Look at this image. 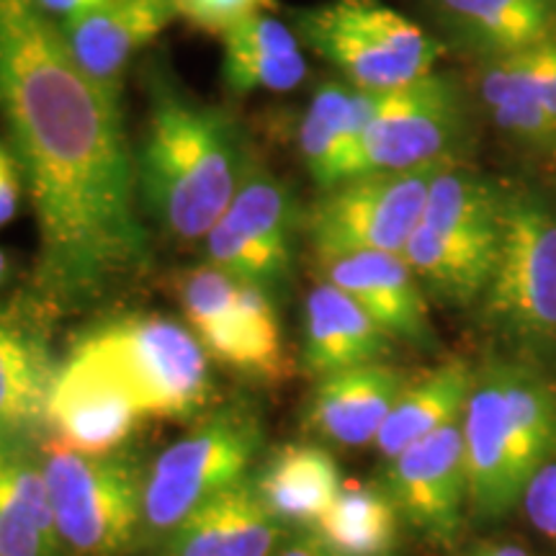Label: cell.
<instances>
[{
    "label": "cell",
    "instance_id": "1",
    "mask_svg": "<svg viewBox=\"0 0 556 556\" xmlns=\"http://www.w3.org/2000/svg\"><path fill=\"white\" fill-rule=\"evenodd\" d=\"M0 122L37 217L34 302L70 315L152 268L122 101L73 60L37 0H0Z\"/></svg>",
    "mask_w": 556,
    "mask_h": 556
},
{
    "label": "cell",
    "instance_id": "2",
    "mask_svg": "<svg viewBox=\"0 0 556 556\" xmlns=\"http://www.w3.org/2000/svg\"><path fill=\"white\" fill-rule=\"evenodd\" d=\"M255 152L227 109L193 99L157 65L148 73V124L135 148L144 219L170 240H204L253 168Z\"/></svg>",
    "mask_w": 556,
    "mask_h": 556
},
{
    "label": "cell",
    "instance_id": "3",
    "mask_svg": "<svg viewBox=\"0 0 556 556\" xmlns=\"http://www.w3.org/2000/svg\"><path fill=\"white\" fill-rule=\"evenodd\" d=\"M507 358L556 366V206L531 189H505L503 248L477 304Z\"/></svg>",
    "mask_w": 556,
    "mask_h": 556
},
{
    "label": "cell",
    "instance_id": "4",
    "mask_svg": "<svg viewBox=\"0 0 556 556\" xmlns=\"http://www.w3.org/2000/svg\"><path fill=\"white\" fill-rule=\"evenodd\" d=\"M505 189L462 163L438 170L426 212L402 250L420 287L448 307H475L503 248Z\"/></svg>",
    "mask_w": 556,
    "mask_h": 556
},
{
    "label": "cell",
    "instance_id": "5",
    "mask_svg": "<svg viewBox=\"0 0 556 556\" xmlns=\"http://www.w3.org/2000/svg\"><path fill=\"white\" fill-rule=\"evenodd\" d=\"M122 381L144 417L186 420L212 402L204 345L176 319L144 312L109 315L73 338Z\"/></svg>",
    "mask_w": 556,
    "mask_h": 556
},
{
    "label": "cell",
    "instance_id": "6",
    "mask_svg": "<svg viewBox=\"0 0 556 556\" xmlns=\"http://www.w3.org/2000/svg\"><path fill=\"white\" fill-rule=\"evenodd\" d=\"M296 37L353 88L387 93L438 70L443 45L381 0H328L299 9Z\"/></svg>",
    "mask_w": 556,
    "mask_h": 556
},
{
    "label": "cell",
    "instance_id": "7",
    "mask_svg": "<svg viewBox=\"0 0 556 556\" xmlns=\"http://www.w3.org/2000/svg\"><path fill=\"white\" fill-rule=\"evenodd\" d=\"M41 467L70 556H124L142 536L148 467L129 451L78 454L41 443Z\"/></svg>",
    "mask_w": 556,
    "mask_h": 556
},
{
    "label": "cell",
    "instance_id": "8",
    "mask_svg": "<svg viewBox=\"0 0 556 556\" xmlns=\"http://www.w3.org/2000/svg\"><path fill=\"white\" fill-rule=\"evenodd\" d=\"M261 443L258 415L227 407L165 448L144 479L142 536L160 544L201 505L248 479Z\"/></svg>",
    "mask_w": 556,
    "mask_h": 556
},
{
    "label": "cell",
    "instance_id": "9",
    "mask_svg": "<svg viewBox=\"0 0 556 556\" xmlns=\"http://www.w3.org/2000/svg\"><path fill=\"white\" fill-rule=\"evenodd\" d=\"M469 137V99L462 80L446 70L397 90L379 93L345 180L374 173H407L458 163Z\"/></svg>",
    "mask_w": 556,
    "mask_h": 556
},
{
    "label": "cell",
    "instance_id": "10",
    "mask_svg": "<svg viewBox=\"0 0 556 556\" xmlns=\"http://www.w3.org/2000/svg\"><path fill=\"white\" fill-rule=\"evenodd\" d=\"M176 291L186 325L208 358L255 384H281L291 377L274 294L212 263L184 270Z\"/></svg>",
    "mask_w": 556,
    "mask_h": 556
},
{
    "label": "cell",
    "instance_id": "11",
    "mask_svg": "<svg viewBox=\"0 0 556 556\" xmlns=\"http://www.w3.org/2000/svg\"><path fill=\"white\" fill-rule=\"evenodd\" d=\"M438 170L374 173L319 193L304 212V235L315 261L361 250L402 253L420 225Z\"/></svg>",
    "mask_w": 556,
    "mask_h": 556
},
{
    "label": "cell",
    "instance_id": "12",
    "mask_svg": "<svg viewBox=\"0 0 556 556\" xmlns=\"http://www.w3.org/2000/svg\"><path fill=\"white\" fill-rule=\"evenodd\" d=\"M302 229L304 212L291 186L255 157L232 204L204 238L206 263L276 294L294 270Z\"/></svg>",
    "mask_w": 556,
    "mask_h": 556
},
{
    "label": "cell",
    "instance_id": "13",
    "mask_svg": "<svg viewBox=\"0 0 556 556\" xmlns=\"http://www.w3.org/2000/svg\"><path fill=\"white\" fill-rule=\"evenodd\" d=\"M142 420L122 381L99 358L70 343L58 361L47 400V441L78 454H114Z\"/></svg>",
    "mask_w": 556,
    "mask_h": 556
},
{
    "label": "cell",
    "instance_id": "14",
    "mask_svg": "<svg viewBox=\"0 0 556 556\" xmlns=\"http://www.w3.org/2000/svg\"><path fill=\"white\" fill-rule=\"evenodd\" d=\"M381 486L402 520L435 544H454L469 513L462 420L387 458Z\"/></svg>",
    "mask_w": 556,
    "mask_h": 556
},
{
    "label": "cell",
    "instance_id": "15",
    "mask_svg": "<svg viewBox=\"0 0 556 556\" xmlns=\"http://www.w3.org/2000/svg\"><path fill=\"white\" fill-rule=\"evenodd\" d=\"M462 435L469 516L479 523H497L520 505L526 490L497 356L486 358L477 368L475 387L462 415Z\"/></svg>",
    "mask_w": 556,
    "mask_h": 556
},
{
    "label": "cell",
    "instance_id": "16",
    "mask_svg": "<svg viewBox=\"0 0 556 556\" xmlns=\"http://www.w3.org/2000/svg\"><path fill=\"white\" fill-rule=\"evenodd\" d=\"M50 319L34 299L0 307V451L31 446L45 430L58 371L47 336Z\"/></svg>",
    "mask_w": 556,
    "mask_h": 556
},
{
    "label": "cell",
    "instance_id": "17",
    "mask_svg": "<svg viewBox=\"0 0 556 556\" xmlns=\"http://www.w3.org/2000/svg\"><path fill=\"white\" fill-rule=\"evenodd\" d=\"M173 18H178L173 0H103L80 16L54 24L83 73L103 93L122 101L131 60L168 29Z\"/></svg>",
    "mask_w": 556,
    "mask_h": 556
},
{
    "label": "cell",
    "instance_id": "18",
    "mask_svg": "<svg viewBox=\"0 0 556 556\" xmlns=\"http://www.w3.org/2000/svg\"><path fill=\"white\" fill-rule=\"evenodd\" d=\"M323 281L345 291L394 343L420 351L435 345L426 289L402 253H343L317 261Z\"/></svg>",
    "mask_w": 556,
    "mask_h": 556
},
{
    "label": "cell",
    "instance_id": "19",
    "mask_svg": "<svg viewBox=\"0 0 556 556\" xmlns=\"http://www.w3.org/2000/svg\"><path fill=\"white\" fill-rule=\"evenodd\" d=\"M253 479L229 486L160 541L157 556H274L289 536Z\"/></svg>",
    "mask_w": 556,
    "mask_h": 556
},
{
    "label": "cell",
    "instance_id": "20",
    "mask_svg": "<svg viewBox=\"0 0 556 556\" xmlns=\"http://www.w3.org/2000/svg\"><path fill=\"white\" fill-rule=\"evenodd\" d=\"M407 379L384 361L317 379L307 405V428L336 446L374 443Z\"/></svg>",
    "mask_w": 556,
    "mask_h": 556
},
{
    "label": "cell",
    "instance_id": "21",
    "mask_svg": "<svg viewBox=\"0 0 556 556\" xmlns=\"http://www.w3.org/2000/svg\"><path fill=\"white\" fill-rule=\"evenodd\" d=\"M394 340L353 302L345 291L323 281L304 302L302 366L323 379L348 368L379 364L392 353Z\"/></svg>",
    "mask_w": 556,
    "mask_h": 556
},
{
    "label": "cell",
    "instance_id": "22",
    "mask_svg": "<svg viewBox=\"0 0 556 556\" xmlns=\"http://www.w3.org/2000/svg\"><path fill=\"white\" fill-rule=\"evenodd\" d=\"M294 26L266 11L238 21L222 34V80L232 96L255 90L287 93L307 80L309 65Z\"/></svg>",
    "mask_w": 556,
    "mask_h": 556
},
{
    "label": "cell",
    "instance_id": "23",
    "mask_svg": "<svg viewBox=\"0 0 556 556\" xmlns=\"http://www.w3.org/2000/svg\"><path fill=\"white\" fill-rule=\"evenodd\" d=\"M379 93L353 88L351 83H323L299 119L296 148L304 170L319 191L343 184L348 163L364 127L377 109Z\"/></svg>",
    "mask_w": 556,
    "mask_h": 556
},
{
    "label": "cell",
    "instance_id": "24",
    "mask_svg": "<svg viewBox=\"0 0 556 556\" xmlns=\"http://www.w3.org/2000/svg\"><path fill=\"white\" fill-rule=\"evenodd\" d=\"M451 37L482 60L528 52L556 37V0H433Z\"/></svg>",
    "mask_w": 556,
    "mask_h": 556
},
{
    "label": "cell",
    "instance_id": "25",
    "mask_svg": "<svg viewBox=\"0 0 556 556\" xmlns=\"http://www.w3.org/2000/svg\"><path fill=\"white\" fill-rule=\"evenodd\" d=\"M0 556H70L31 446L0 451Z\"/></svg>",
    "mask_w": 556,
    "mask_h": 556
},
{
    "label": "cell",
    "instance_id": "26",
    "mask_svg": "<svg viewBox=\"0 0 556 556\" xmlns=\"http://www.w3.org/2000/svg\"><path fill=\"white\" fill-rule=\"evenodd\" d=\"M475 377L477 368L469 361L446 358L420 377L407 379L374 441L379 454L394 458L413 443L433 435L435 430L462 420Z\"/></svg>",
    "mask_w": 556,
    "mask_h": 556
},
{
    "label": "cell",
    "instance_id": "27",
    "mask_svg": "<svg viewBox=\"0 0 556 556\" xmlns=\"http://www.w3.org/2000/svg\"><path fill=\"white\" fill-rule=\"evenodd\" d=\"M255 492L283 526L312 528L338 497V462L315 443H287L276 448L253 479Z\"/></svg>",
    "mask_w": 556,
    "mask_h": 556
},
{
    "label": "cell",
    "instance_id": "28",
    "mask_svg": "<svg viewBox=\"0 0 556 556\" xmlns=\"http://www.w3.org/2000/svg\"><path fill=\"white\" fill-rule=\"evenodd\" d=\"M400 520L397 505L381 482L343 479L328 513L309 531L336 556H392Z\"/></svg>",
    "mask_w": 556,
    "mask_h": 556
},
{
    "label": "cell",
    "instance_id": "29",
    "mask_svg": "<svg viewBox=\"0 0 556 556\" xmlns=\"http://www.w3.org/2000/svg\"><path fill=\"white\" fill-rule=\"evenodd\" d=\"M479 99L497 129L513 142L536 155L556 157V122L533 88L526 52L484 60L479 73Z\"/></svg>",
    "mask_w": 556,
    "mask_h": 556
},
{
    "label": "cell",
    "instance_id": "30",
    "mask_svg": "<svg viewBox=\"0 0 556 556\" xmlns=\"http://www.w3.org/2000/svg\"><path fill=\"white\" fill-rule=\"evenodd\" d=\"M178 16L201 31L225 34L238 21L266 11L274 0H173Z\"/></svg>",
    "mask_w": 556,
    "mask_h": 556
},
{
    "label": "cell",
    "instance_id": "31",
    "mask_svg": "<svg viewBox=\"0 0 556 556\" xmlns=\"http://www.w3.org/2000/svg\"><path fill=\"white\" fill-rule=\"evenodd\" d=\"M528 523L544 533L546 539H556V458L541 467L526 484L520 500Z\"/></svg>",
    "mask_w": 556,
    "mask_h": 556
},
{
    "label": "cell",
    "instance_id": "32",
    "mask_svg": "<svg viewBox=\"0 0 556 556\" xmlns=\"http://www.w3.org/2000/svg\"><path fill=\"white\" fill-rule=\"evenodd\" d=\"M528 73L552 119L556 122V37L526 52Z\"/></svg>",
    "mask_w": 556,
    "mask_h": 556
},
{
    "label": "cell",
    "instance_id": "33",
    "mask_svg": "<svg viewBox=\"0 0 556 556\" xmlns=\"http://www.w3.org/2000/svg\"><path fill=\"white\" fill-rule=\"evenodd\" d=\"M24 189V173L18 168L11 144L0 142V227H5L16 217Z\"/></svg>",
    "mask_w": 556,
    "mask_h": 556
},
{
    "label": "cell",
    "instance_id": "34",
    "mask_svg": "<svg viewBox=\"0 0 556 556\" xmlns=\"http://www.w3.org/2000/svg\"><path fill=\"white\" fill-rule=\"evenodd\" d=\"M274 556H336V554H332L330 548L315 536V533L307 531V533H296V536L283 541L281 548H278Z\"/></svg>",
    "mask_w": 556,
    "mask_h": 556
},
{
    "label": "cell",
    "instance_id": "35",
    "mask_svg": "<svg viewBox=\"0 0 556 556\" xmlns=\"http://www.w3.org/2000/svg\"><path fill=\"white\" fill-rule=\"evenodd\" d=\"M99 3H103V0H37L39 9L54 21L80 16V13L96 9Z\"/></svg>",
    "mask_w": 556,
    "mask_h": 556
},
{
    "label": "cell",
    "instance_id": "36",
    "mask_svg": "<svg viewBox=\"0 0 556 556\" xmlns=\"http://www.w3.org/2000/svg\"><path fill=\"white\" fill-rule=\"evenodd\" d=\"M469 556H531V552L518 544H490L479 546L477 552H471Z\"/></svg>",
    "mask_w": 556,
    "mask_h": 556
},
{
    "label": "cell",
    "instance_id": "37",
    "mask_svg": "<svg viewBox=\"0 0 556 556\" xmlns=\"http://www.w3.org/2000/svg\"><path fill=\"white\" fill-rule=\"evenodd\" d=\"M9 270H11L9 258H5V253H3V250H0V287H3L5 278H9Z\"/></svg>",
    "mask_w": 556,
    "mask_h": 556
}]
</instances>
